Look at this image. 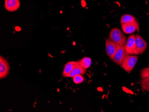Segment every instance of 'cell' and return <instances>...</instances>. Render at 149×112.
Masks as SVG:
<instances>
[{"label": "cell", "mask_w": 149, "mask_h": 112, "mask_svg": "<svg viewBox=\"0 0 149 112\" xmlns=\"http://www.w3.org/2000/svg\"><path fill=\"white\" fill-rule=\"evenodd\" d=\"M109 38L118 46H125L127 41L126 36L118 28H115L111 30Z\"/></svg>", "instance_id": "1"}, {"label": "cell", "mask_w": 149, "mask_h": 112, "mask_svg": "<svg viewBox=\"0 0 149 112\" xmlns=\"http://www.w3.org/2000/svg\"><path fill=\"white\" fill-rule=\"evenodd\" d=\"M146 42L139 35L136 34L135 38V47L133 51L134 55H140L143 53L147 48Z\"/></svg>", "instance_id": "2"}, {"label": "cell", "mask_w": 149, "mask_h": 112, "mask_svg": "<svg viewBox=\"0 0 149 112\" xmlns=\"http://www.w3.org/2000/svg\"><path fill=\"white\" fill-rule=\"evenodd\" d=\"M138 59V57L137 56L130 55L125 58L122 63L120 64V67L126 72L130 73L134 67Z\"/></svg>", "instance_id": "3"}, {"label": "cell", "mask_w": 149, "mask_h": 112, "mask_svg": "<svg viewBox=\"0 0 149 112\" xmlns=\"http://www.w3.org/2000/svg\"><path fill=\"white\" fill-rule=\"evenodd\" d=\"M130 55V54H129L126 51L125 46H118L115 54L113 61L115 63L120 65L125 58Z\"/></svg>", "instance_id": "4"}, {"label": "cell", "mask_w": 149, "mask_h": 112, "mask_svg": "<svg viewBox=\"0 0 149 112\" xmlns=\"http://www.w3.org/2000/svg\"><path fill=\"white\" fill-rule=\"evenodd\" d=\"M118 46L109 38L106 39L105 48H106V53L111 60H113L115 54L118 49Z\"/></svg>", "instance_id": "5"}, {"label": "cell", "mask_w": 149, "mask_h": 112, "mask_svg": "<svg viewBox=\"0 0 149 112\" xmlns=\"http://www.w3.org/2000/svg\"><path fill=\"white\" fill-rule=\"evenodd\" d=\"M121 28L124 32L127 34H131L136 30L138 32L140 31L139 24L136 21L121 24Z\"/></svg>", "instance_id": "6"}, {"label": "cell", "mask_w": 149, "mask_h": 112, "mask_svg": "<svg viewBox=\"0 0 149 112\" xmlns=\"http://www.w3.org/2000/svg\"><path fill=\"white\" fill-rule=\"evenodd\" d=\"M10 65L8 61L1 56L0 57V79L6 77L9 74Z\"/></svg>", "instance_id": "7"}, {"label": "cell", "mask_w": 149, "mask_h": 112, "mask_svg": "<svg viewBox=\"0 0 149 112\" xmlns=\"http://www.w3.org/2000/svg\"><path fill=\"white\" fill-rule=\"evenodd\" d=\"M20 6V0H5V7L9 12L17 10Z\"/></svg>", "instance_id": "8"}, {"label": "cell", "mask_w": 149, "mask_h": 112, "mask_svg": "<svg viewBox=\"0 0 149 112\" xmlns=\"http://www.w3.org/2000/svg\"><path fill=\"white\" fill-rule=\"evenodd\" d=\"M86 69L85 68H84L83 67L81 66L78 62L76 67L72 70V72H70L69 74L66 75L64 77H65L73 78L77 75H84L86 73Z\"/></svg>", "instance_id": "9"}, {"label": "cell", "mask_w": 149, "mask_h": 112, "mask_svg": "<svg viewBox=\"0 0 149 112\" xmlns=\"http://www.w3.org/2000/svg\"><path fill=\"white\" fill-rule=\"evenodd\" d=\"M135 35L134 34L130 35L128 37L126 44H125V48L126 51L129 54H133L134 49L135 47Z\"/></svg>", "instance_id": "10"}, {"label": "cell", "mask_w": 149, "mask_h": 112, "mask_svg": "<svg viewBox=\"0 0 149 112\" xmlns=\"http://www.w3.org/2000/svg\"><path fill=\"white\" fill-rule=\"evenodd\" d=\"M78 62L77 61H70L67 63L63 68V77H64L66 75L69 74L70 72H72V70L76 67Z\"/></svg>", "instance_id": "11"}, {"label": "cell", "mask_w": 149, "mask_h": 112, "mask_svg": "<svg viewBox=\"0 0 149 112\" xmlns=\"http://www.w3.org/2000/svg\"><path fill=\"white\" fill-rule=\"evenodd\" d=\"M79 64L81 66L83 67L85 69L89 68L92 63V60L89 57H84L82 58L79 61Z\"/></svg>", "instance_id": "12"}, {"label": "cell", "mask_w": 149, "mask_h": 112, "mask_svg": "<svg viewBox=\"0 0 149 112\" xmlns=\"http://www.w3.org/2000/svg\"><path fill=\"white\" fill-rule=\"evenodd\" d=\"M134 21H136V19L133 16L130 15H125L121 17L120 23L121 24H124Z\"/></svg>", "instance_id": "13"}, {"label": "cell", "mask_w": 149, "mask_h": 112, "mask_svg": "<svg viewBox=\"0 0 149 112\" xmlns=\"http://www.w3.org/2000/svg\"><path fill=\"white\" fill-rule=\"evenodd\" d=\"M141 87L146 91L149 92V77L141 79L140 81Z\"/></svg>", "instance_id": "14"}, {"label": "cell", "mask_w": 149, "mask_h": 112, "mask_svg": "<svg viewBox=\"0 0 149 112\" xmlns=\"http://www.w3.org/2000/svg\"><path fill=\"white\" fill-rule=\"evenodd\" d=\"M73 81L76 84H80L84 81V78L82 75H78L73 77Z\"/></svg>", "instance_id": "15"}, {"label": "cell", "mask_w": 149, "mask_h": 112, "mask_svg": "<svg viewBox=\"0 0 149 112\" xmlns=\"http://www.w3.org/2000/svg\"><path fill=\"white\" fill-rule=\"evenodd\" d=\"M140 77L141 79L149 77V67L144 68L141 71Z\"/></svg>", "instance_id": "16"}]
</instances>
